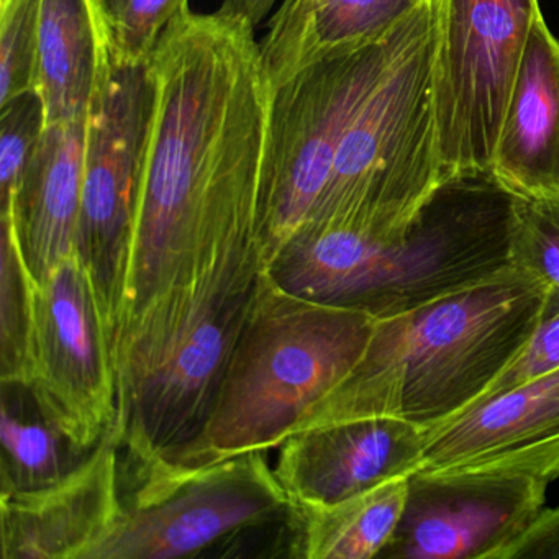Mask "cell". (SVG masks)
<instances>
[{
    "mask_svg": "<svg viewBox=\"0 0 559 559\" xmlns=\"http://www.w3.org/2000/svg\"><path fill=\"white\" fill-rule=\"evenodd\" d=\"M490 176L513 198L559 202V40L542 11L520 61Z\"/></svg>",
    "mask_w": 559,
    "mask_h": 559,
    "instance_id": "cell-15",
    "label": "cell"
},
{
    "mask_svg": "<svg viewBox=\"0 0 559 559\" xmlns=\"http://www.w3.org/2000/svg\"><path fill=\"white\" fill-rule=\"evenodd\" d=\"M424 430L397 417H365L290 435L274 473L297 507L332 506L420 467Z\"/></svg>",
    "mask_w": 559,
    "mask_h": 559,
    "instance_id": "cell-14",
    "label": "cell"
},
{
    "mask_svg": "<svg viewBox=\"0 0 559 559\" xmlns=\"http://www.w3.org/2000/svg\"><path fill=\"white\" fill-rule=\"evenodd\" d=\"M500 559H559V506L543 510Z\"/></svg>",
    "mask_w": 559,
    "mask_h": 559,
    "instance_id": "cell-27",
    "label": "cell"
},
{
    "mask_svg": "<svg viewBox=\"0 0 559 559\" xmlns=\"http://www.w3.org/2000/svg\"><path fill=\"white\" fill-rule=\"evenodd\" d=\"M433 2L384 37L333 51L274 87L260 204L266 270L312 217L349 126Z\"/></svg>",
    "mask_w": 559,
    "mask_h": 559,
    "instance_id": "cell-6",
    "label": "cell"
},
{
    "mask_svg": "<svg viewBox=\"0 0 559 559\" xmlns=\"http://www.w3.org/2000/svg\"><path fill=\"white\" fill-rule=\"evenodd\" d=\"M418 473L559 480V368L425 430Z\"/></svg>",
    "mask_w": 559,
    "mask_h": 559,
    "instance_id": "cell-12",
    "label": "cell"
},
{
    "mask_svg": "<svg viewBox=\"0 0 559 559\" xmlns=\"http://www.w3.org/2000/svg\"><path fill=\"white\" fill-rule=\"evenodd\" d=\"M559 368V290L549 287L542 319L522 352L484 392V399L519 388Z\"/></svg>",
    "mask_w": 559,
    "mask_h": 559,
    "instance_id": "cell-26",
    "label": "cell"
},
{
    "mask_svg": "<svg viewBox=\"0 0 559 559\" xmlns=\"http://www.w3.org/2000/svg\"><path fill=\"white\" fill-rule=\"evenodd\" d=\"M0 224V381L31 385L38 281L25 261L14 221L2 215Z\"/></svg>",
    "mask_w": 559,
    "mask_h": 559,
    "instance_id": "cell-21",
    "label": "cell"
},
{
    "mask_svg": "<svg viewBox=\"0 0 559 559\" xmlns=\"http://www.w3.org/2000/svg\"><path fill=\"white\" fill-rule=\"evenodd\" d=\"M28 388L83 454L97 447L119 415L112 343L76 250L38 283Z\"/></svg>",
    "mask_w": 559,
    "mask_h": 559,
    "instance_id": "cell-10",
    "label": "cell"
},
{
    "mask_svg": "<svg viewBox=\"0 0 559 559\" xmlns=\"http://www.w3.org/2000/svg\"><path fill=\"white\" fill-rule=\"evenodd\" d=\"M40 0H0V107L37 93Z\"/></svg>",
    "mask_w": 559,
    "mask_h": 559,
    "instance_id": "cell-22",
    "label": "cell"
},
{
    "mask_svg": "<svg viewBox=\"0 0 559 559\" xmlns=\"http://www.w3.org/2000/svg\"><path fill=\"white\" fill-rule=\"evenodd\" d=\"M126 467L122 519L93 559L194 558L297 516L264 451L204 466L127 456Z\"/></svg>",
    "mask_w": 559,
    "mask_h": 559,
    "instance_id": "cell-7",
    "label": "cell"
},
{
    "mask_svg": "<svg viewBox=\"0 0 559 559\" xmlns=\"http://www.w3.org/2000/svg\"><path fill=\"white\" fill-rule=\"evenodd\" d=\"M548 290L510 266L411 312L376 319L361 358L296 433L365 417H397L425 431L454 417L532 338Z\"/></svg>",
    "mask_w": 559,
    "mask_h": 559,
    "instance_id": "cell-2",
    "label": "cell"
},
{
    "mask_svg": "<svg viewBox=\"0 0 559 559\" xmlns=\"http://www.w3.org/2000/svg\"><path fill=\"white\" fill-rule=\"evenodd\" d=\"M425 0H323L300 21L260 44L271 90L333 51L384 37Z\"/></svg>",
    "mask_w": 559,
    "mask_h": 559,
    "instance_id": "cell-18",
    "label": "cell"
},
{
    "mask_svg": "<svg viewBox=\"0 0 559 559\" xmlns=\"http://www.w3.org/2000/svg\"><path fill=\"white\" fill-rule=\"evenodd\" d=\"M376 317L286 293L267 271L204 424L162 456L182 466L280 448L361 358Z\"/></svg>",
    "mask_w": 559,
    "mask_h": 559,
    "instance_id": "cell-4",
    "label": "cell"
},
{
    "mask_svg": "<svg viewBox=\"0 0 559 559\" xmlns=\"http://www.w3.org/2000/svg\"><path fill=\"white\" fill-rule=\"evenodd\" d=\"M515 198L490 175L437 189L401 237L379 240L340 222L304 225L267 273L286 293L326 306L401 316L512 266Z\"/></svg>",
    "mask_w": 559,
    "mask_h": 559,
    "instance_id": "cell-3",
    "label": "cell"
},
{
    "mask_svg": "<svg viewBox=\"0 0 559 559\" xmlns=\"http://www.w3.org/2000/svg\"><path fill=\"white\" fill-rule=\"evenodd\" d=\"M106 0H40L37 93L45 120H87L112 68Z\"/></svg>",
    "mask_w": 559,
    "mask_h": 559,
    "instance_id": "cell-17",
    "label": "cell"
},
{
    "mask_svg": "<svg viewBox=\"0 0 559 559\" xmlns=\"http://www.w3.org/2000/svg\"><path fill=\"white\" fill-rule=\"evenodd\" d=\"M276 2L277 0H224L217 12L257 27L270 15Z\"/></svg>",
    "mask_w": 559,
    "mask_h": 559,
    "instance_id": "cell-28",
    "label": "cell"
},
{
    "mask_svg": "<svg viewBox=\"0 0 559 559\" xmlns=\"http://www.w3.org/2000/svg\"><path fill=\"white\" fill-rule=\"evenodd\" d=\"M152 64L155 112L112 349L119 385L145 366L202 230L260 214L273 97L253 25L218 12H181Z\"/></svg>",
    "mask_w": 559,
    "mask_h": 559,
    "instance_id": "cell-1",
    "label": "cell"
},
{
    "mask_svg": "<svg viewBox=\"0 0 559 559\" xmlns=\"http://www.w3.org/2000/svg\"><path fill=\"white\" fill-rule=\"evenodd\" d=\"M0 493L57 483L87 454L80 453L41 411L28 385L2 382Z\"/></svg>",
    "mask_w": 559,
    "mask_h": 559,
    "instance_id": "cell-20",
    "label": "cell"
},
{
    "mask_svg": "<svg viewBox=\"0 0 559 559\" xmlns=\"http://www.w3.org/2000/svg\"><path fill=\"white\" fill-rule=\"evenodd\" d=\"M155 99L152 61L123 63L114 57L109 76L87 117L74 250L96 294L112 349L122 316Z\"/></svg>",
    "mask_w": 559,
    "mask_h": 559,
    "instance_id": "cell-9",
    "label": "cell"
},
{
    "mask_svg": "<svg viewBox=\"0 0 559 559\" xmlns=\"http://www.w3.org/2000/svg\"><path fill=\"white\" fill-rule=\"evenodd\" d=\"M437 24L435 0L349 126L307 224L342 222L392 240L443 185L431 97Z\"/></svg>",
    "mask_w": 559,
    "mask_h": 559,
    "instance_id": "cell-5",
    "label": "cell"
},
{
    "mask_svg": "<svg viewBox=\"0 0 559 559\" xmlns=\"http://www.w3.org/2000/svg\"><path fill=\"white\" fill-rule=\"evenodd\" d=\"M114 57L123 63H148L159 38L189 0H106Z\"/></svg>",
    "mask_w": 559,
    "mask_h": 559,
    "instance_id": "cell-25",
    "label": "cell"
},
{
    "mask_svg": "<svg viewBox=\"0 0 559 559\" xmlns=\"http://www.w3.org/2000/svg\"><path fill=\"white\" fill-rule=\"evenodd\" d=\"M126 417L67 476L47 487L0 493L4 559H93L123 513L120 451Z\"/></svg>",
    "mask_w": 559,
    "mask_h": 559,
    "instance_id": "cell-13",
    "label": "cell"
},
{
    "mask_svg": "<svg viewBox=\"0 0 559 559\" xmlns=\"http://www.w3.org/2000/svg\"><path fill=\"white\" fill-rule=\"evenodd\" d=\"M510 260L559 290V202L515 198Z\"/></svg>",
    "mask_w": 559,
    "mask_h": 559,
    "instance_id": "cell-24",
    "label": "cell"
},
{
    "mask_svg": "<svg viewBox=\"0 0 559 559\" xmlns=\"http://www.w3.org/2000/svg\"><path fill=\"white\" fill-rule=\"evenodd\" d=\"M45 129L47 120L38 93L0 107V214L14 207Z\"/></svg>",
    "mask_w": 559,
    "mask_h": 559,
    "instance_id": "cell-23",
    "label": "cell"
},
{
    "mask_svg": "<svg viewBox=\"0 0 559 559\" xmlns=\"http://www.w3.org/2000/svg\"><path fill=\"white\" fill-rule=\"evenodd\" d=\"M539 0H438L433 97L444 181L490 175Z\"/></svg>",
    "mask_w": 559,
    "mask_h": 559,
    "instance_id": "cell-8",
    "label": "cell"
},
{
    "mask_svg": "<svg viewBox=\"0 0 559 559\" xmlns=\"http://www.w3.org/2000/svg\"><path fill=\"white\" fill-rule=\"evenodd\" d=\"M323 0H284L276 15L271 19L267 34H277L286 31L290 25L304 17L307 12L312 11L317 5L322 4Z\"/></svg>",
    "mask_w": 559,
    "mask_h": 559,
    "instance_id": "cell-29",
    "label": "cell"
},
{
    "mask_svg": "<svg viewBox=\"0 0 559 559\" xmlns=\"http://www.w3.org/2000/svg\"><path fill=\"white\" fill-rule=\"evenodd\" d=\"M86 139L87 120L48 126L14 207L0 214L14 221L25 261L38 283L74 251Z\"/></svg>",
    "mask_w": 559,
    "mask_h": 559,
    "instance_id": "cell-16",
    "label": "cell"
},
{
    "mask_svg": "<svg viewBox=\"0 0 559 559\" xmlns=\"http://www.w3.org/2000/svg\"><path fill=\"white\" fill-rule=\"evenodd\" d=\"M548 483L522 474L414 473L379 558L500 559L545 510Z\"/></svg>",
    "mask_w": 559,
    "mask_h": 559,
    "instance_id": "cell-11",
    "label": "cell"
},
{
    "mask_svg": "<svg viewBox=\"0 0 559 559\" xmlns=\"http://www.w3.org/2000/svg\"><path fill=\"white\" fill-rule=\"evenodd\" d=\"M408 479L389 480L332 506L297 507L299 558H379L404 515Z\"/></svg>",
    "mask_w": 559,
    "mask_h": 559,
    "instance_id": "cell-19",
    "label": "cell"
}]
</instances>
